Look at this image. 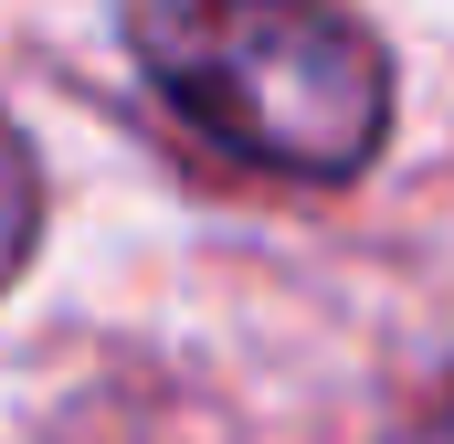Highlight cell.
<instances>
[{"mask_svg":"<svg viewBox=\"0 0 454 444\" xmlns=\"http://www.w3.org/2000/svg\"><path fill=\"white\" fill-rule=\"evenodd\" d=\"M127 43L212 148L275 180H348L380 159L391 64L339 0H127Z\"/></svg>","mask_w":454,"mask_h":444,"instance_id":"1","label":"cell"},{"mask_svg":"<svg viewBox=\"0 0 454 444\" xmlns=\"http://www.w3.org/2000/svg\"><path fill=\"white\" fill-rule=\"evenodd\" d=\"M32 233H43V170H32L21 127L0 116V286L32 265Z\"/></svg>","mask_w":454,"mask_h":444,"instance_id":"2","label":"cell"}]
</instances>
